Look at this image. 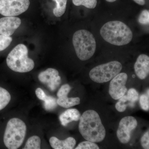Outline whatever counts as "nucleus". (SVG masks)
<instances>
[{"label":"nucleus","instance_id":"nucleus-17","mask_svg":"<svg viewBox=\"0 0 149 149\" xmlns=\"http://www.w3.org/2000/svg\"><path fill=\"white\" fill-rule=\"evenodd\" d=\"M44 139L41 134L33 133L28 134L21 149H40L44 148Z\"/></svg>","mask_w":149,"mask_h":149},{"label":"nucleus","instance_id":"nucleus-27","mask_svg":"<svg viewBox=\"0 0 149 149\" xmlns=\"http://www.w3.org/2000/svg\"><path fill=\"white\" fill-rule=\"evenodd\" d=\"M141 144L144 149H149V132L147 131L142 136L141 139Z\"/></svg>","mask_w":149,"mask_h":149},{"label":"nucleus","instance_id":"nucleus-20","mask_svg":"<svg viewBox=\"0 0 149 149\" xmlns=\"http://www.w3.org/2000/svg\"><path fill=\"white\" fill-rule=\"evenodd\" d=\"M56 3L55 8L54 9V15L56 17L62 16L66 10L67 0H54Z\"/></svg>","mask_w":149,"mask_h":149},{"label":"nucleus","instance_id":"nucleus-18","mask_svg":"<svg viewBox=\"0 0 149 149\" xmlns=\"http://www.w3.org/2000/svg\"><path fill=\"white\" fill-rule=\"evenodd\" d=\"M81 114L76 109H68L63 112L59 117L62 125L66 126L70 123L77 121L80 119Z\"/></svg>","mask_w":149,"mask_h":149},{"label":"nucleus","instance_id":"nucleus-5","mask_svg":"<svg viewBox=\"0 0 149 149\" xmlns=\"http://www.w3.org/2000/svg\"><path fill=\"white\" fill-rule=\"evenodd\" d=\"M72 43L77 57L80 60H88L95 52V37L88 30L81 29L76 31L72 37Z\"/></svg>","mask_w":149,"mask_h":149},{"label":"nucleus","instance_id":"nucleus-13","mask_svg":"<svg viewBox=\"0 0 149 149\" xmlns=\"http://www.w3.org/2000/svg\"><path fill=\"white\" fill-rule=\"evenodd\" d=\"M21 24V19L18 17L15 16L2 17L0 19V34L11 36Z\"/></svg>","mask_w":149,"mask_h":149},{"label":"nucleus","instance_id":"nucleus-2","mask_svg":"<svg viewBox=\"0 0 149 149\" xmlns=\"http://www.w3.org/2000/svg\"><path fill=\"white\" fill-rule=\"evenodd\" d=\"M79 120V130L84 139L94 143L103 141L106 130L97 112L93 110L86 111Z\"/></svg>","mask_w":149,"mask_h":149},{"label":"nucleus","instance_id":"nucleus-11","mask_svg":"<svg viewBox=\"0 0 149 149\" xmlns=\"http://www.w3.org/2000/svg\"><path fill=\"white\" fill-rule=\"evenodd\" d=\"M15 100V95L10 84L0 80V115L9 110Z\"/></svg>","mask_w":149,"mask_h":149},{"label":"nucleus","instance_id":"nucleus-4","mask_svg":"<svg viewBox=\"0 0 149 149\" xmlns=\"http://www.w3.org/2000/svg\"><path fill=\"white\" fill-rule=\"evenodd\" d=\"M28 49L19 44L9 53L6 59L8 67L14 72L24 73L30 72L35 66V62L28 57Z\"/></svg>","mask_w":149,"mask_h":149},{"label":"nucleus","instance_id":"nucleus-28","mask_svg":"<svg viewBox=\"0 0 149 149\" xmlns=\"http://www.w3.org/2000/svg\"><path fill=\"white\" fill-rule=\"evenodd\" d=\"M133 1L140 5L143 6L145 4V0H133Z\"/></svg>","mask_w":149,"mask_h":149},{"label":"nucleus","instance_id":"nucleus-6","mask_svg":"<svg viewBox=\"0 0 149 149\" xmlns=\"http://www.w3.org/2000/svg\"><path fill=\"white\" fill-rule=\"evenodd\" d=\"M122 68V65L119 62L111 61L94 68L90 71L89 75L91 80L96 83H106L120 73Z\"/></svg>","mask_w":149,"mask_h":149},{"label":"nucleus","instance_id":"nucleus-7","mask_svg":"<svg viewBox=\"0 0 149 149\" xmlns=\"http://www.w3.org/2000/svg\"><path fill=\"white\" fill-rule=\"evenodd\" d=\"M29 0H0V14L4 16H16L25 12Z\"/></svg>","mask_w":149,"mask_h":149},{"label":"nucleus","instance_id":"nucleus-19","mask_svg":"<svg viewBox=\"0 0 149 149\" xmlns=\"http://www.w3.org/2000/svg\"><path fill=\"white\" fill-rule=\"evenodd\" d=\"M128 106L130 107H134L135 104L131 103L127 97V95H124L119 99V101L116 103L115 105L116 109L118 111L122 112L125 111Z\"/></svg>","mask_w":149,"mask_h":149},{"label":"nucleus","instance_id":"nucleus-15","mask_svg":"<svg viewBox=\"0 0 149 149\" xmlns=\"http://www.w3.org/2000/svg\"><path fill=\"white\" fill-rule=\"evenodd\" d=\"M35 94L37 98L42 102L44 109L46 111L53 110L57 106L56 99L47 95L43 88L37 87L35 89Z\"/></svg>","mask_w":149,"mask_h":149},{"label":"nucleus","instance_id":"nucleus-1","mask_svg":"<svg viewBox=\"0 0 149 149\" xmlns=\"http://www.w3.org/2000/svg\"><path fill=\"white\" fill-rule=\"evenodd\" d=\"M25 113L8 111L0 115V149L21 148L29 128Z\"/></svg>","mask_w":149,"mask_h":149},{"label":"nucleus","instance_id":"nucleus-23","mask_svg":"<svg viewBox=\"0 0 149 149\" xmlns=\"http://www.w3.org/2000/svg\"><path fill=\"white\" fill-rule=\"evenodd\" d=\"M149 89H148L147 94H143L140 97V105L141 108L146 111H148L149 109Z\"/></svg>","mask_w":149,"mask_h":149},{"label":"nucleus","instance_id":"nucleus-22","mask_svg":"<svg viewBox=\"0 0 149 149\" xmlns=\"http://www.w3.org/2000/svg\"><path fill=\"white\" fill-rule=\"evenodd\" d=\"M12 40V38L10 36L0 35V52L8 47Z\"/></svg>","mask_w":149,"mask_h":149},{"label":"nucleus","instance_id":"nucleus-14","mask_svg":"<svg viewBox=\"0 0 149 149\" xmlns=\"http://www.w3.org/2000/svg\"><path fill=\"white\" fill-rule=\"evenodd\" d=\"M135 72L141 80L146 78L149 73V57L146 54H141L138 57L134 65Z\"/></svg>","mask_w":149,"mask_h":149},{"label":"nucleus","instance_id":"nucleus-26","mask_svg":"<svg viewBox=\"0 0 149 149\" xmlns=\"http://www.w3.org/2000/svg\"><path fill=\"white\" fill-rule=\"evenodd\" d=\"M138 20L139 23L144 25H147L149 23V11L147 10H144L142 11L140 16H139Z\"/></svg>","mask_w":149,"mask_h":149},{"label":"nucleus","instance_id":"nucleus-24","mask_svg":"<svg viewBox=\"0 0 149 149\" xmlns=\"http://www.w3.org/2000/svg\"><path fill=\"white\" fill-rule=\"evenodd\" d=\"M100 149L97 144L94 142L87 141L82 142L79 144L75 149Z\"/></svg>","mask_w":149,"mask_h":149},{"label":"nucleus","instance_id":"nucleus-12","mask_svg":"<svg viewBox=\"0 0 149 149\" xmlns=\"http://www.w3.org/2000/svg\"><path fill=\"white\" fill-rule=\"evenodd\" d=\"M71 89L70 85L68 84L62 85L58 89L57 93L58 98L56 99V102L58 105L64 108H68L80 104V98L68 97Z\"/></svg>","mask_w":149,"mask_h":149},{"label":"nucleus","instance_id":"nucleus-9","mask_svg":"<svg viewBox=\"0 0 149 149\" xmlns=\"http://www.w3.org/2000/svg\"><path fill=\"white\" fill-rule=\"evenodd\" d=\"M138 125V122L133 116L123 118L119 123L117 131V136L119 141L123 144L128 143L131 138V133Z\"/></svg>","mask_w":149,"mask_h":149},{"label":"nucleus","instance_id":"nucleus-3","mask_svg":"<svg viewBox=\"0 0 149 149\" xmlns=\"http://www.w3.org/2000/svg\"><path fill=\"white\" fill-rule=\"evenodd\" d=\"M101 35L108 42L116 46H123L131 42L133 33L129 27L120 21L105 23L100 29Z\"/></svg>","mask_w":149,"mask_h":149},{"label":"nucleus","instance_id":"nucleus-10","mask_svg":"<svg viewBox=\"0 0 149 149\" xmlns=\"http://www.w3.org/2000/svg\"><path fill=\"white\" fill-rule=\"evenodd\" d=\"M128 75L124 72L118 73L112 79L110 83L109 93L113 99L119 100L125 95L127 91L125 87Z\"/></svg>","mask_w":149,"mask_h":149},{"label":"nucleus","instance_id":"nucleus-25","mask_svg":"<svg viewBox=\"0 0 149 149\" xmlns=\"http://www.w3.org/2000/svg\"><path fill=\"white\" fill-rule=\"evenodd\" d=\"M127 96L129 101L133 104L139 100V93L134 88H130L128 90Z\"/></svg>","mask_w":149,"mask_h":149},{"label":"nucleus","instance_id":"nucleus-21","mask_svg":"<svg viewBox=\"0 0 149 149\" xmlns=\"http://www.w3.org/2000/svg\"><path fill=\"white\" fill-rule=\"evenodd\" d=\"M97 0H72V3L76 6H83L87 8H95L97 4Z\"/></svg>","mask_w":149,"mask_h":149},{"label":"nucleus","instance_id":"nucleus-29","mask_svg":"<svg viewBox=\"0 0 149 149\" xmlns=\"http://www.w3.org/2000/svg\"><path fill=\"white\" fill-rule=\"evenodd\" d=\"M106 1L109 2H113L116 1V0H106Z\"/></svg>","mask_w":149,"mask_h":149},{"label":"nucleus","instance_id":"nucleus-8","mask_svg":"<svg viewBox=\"0 0 149 149\" xmlns=\"http://www.w3.org/2000/svg\"><path fill=\"white\" fill-rule=\"evenodd\" d=\"M37 78L40 84L51 92H55L61 83L58 71L53 68H48L40 72Z\"/></svg>","mask_w":149,"mask_h":149},{"label":"nucleus","instance_id":"nucleus-16","mask_svg":"<svg viewBox=\"0 0 149 149\" xmlns=\"http://www.w3.org/2000/svg\"><path fill=\"white\" fill-rule=\"evenodd\" d=\"M51 147L54 149H74L76 142L72 137H69L63 140H60L55 136H52L49 140Z\"/></svg>","mask_w":149,"mask_h":149}]
</instances>
